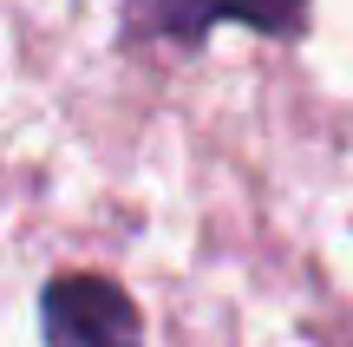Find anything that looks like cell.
<instances>
[{"instance_id":"6da1fadb","label":"cell","mask_w":353,"mask_h":347,"mask_svg":"<svg viewBox=\"0 0 353 347\" xmlns=\"http://www.w3.org/2000/svg\"><path fill=\"white\" fill-rule=\"evenodd\" d=\"M216 26H249L268 39H294L307 26V0H125V33L151 46L196 52Z\"/></svg>"},{"instance_id":"7a4b0ae2","label":"cell","mask_w":353,"mask_h":347,"mask_svg":"<svg viewBox=\"0 0 353 347\" xmlns=\"http://www.w3.org/2000/svg\"><path fill=\"white\" fill-rule=\"evenodd\" d=\"M46 347H144V315L112 275H52L39 288Z\"/></svg>"}]
</instances>
